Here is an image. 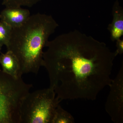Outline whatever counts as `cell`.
<instances>
[{
    "label": "cell",
    "mask_w": 123,
    "mask_h": 123,
    "mask_svg": "<svg viewBox=\"0 0 123 123\" xmlns=\"http://www.w3.org/2000/svg\"><path fill=\"white\" fill-rule=\"evenodd\" d=\"M74 118L70 113L59 105L55 111L52 123H73Z\"/></svg>",
    "instance_id": "9"
},
{
    "label": "cell",
    "mask_w": 123,
    "mask_h": 123,
    "mask_svg": "<svg viewBox=\"0 0 123 123\" xmlns=\"http://www.w3.org/2000/svg\"><path fill=\"white\" fill-rule=\"evenodd\" d=\"M42 66L48 73L50 88L62 101H94L110 86L116 51L79 31L62 34L46 44Z\"/></svg>",
    "instance_id": "1"
},
{
    "label": "cell",
    "mask_w": 123,
    "mask_h": 123,
    "mask_svg": "<svg viewBox=\"0 0 123 123\" xmlns=\"http://www.w3.org/2000/svg\"><path fill=\"white\" fill-rule=\"evenodd\" d=\"M113 20L108 25V29L111 34V39L112 41L120 39L123 35V9L117 0L112 10Z\"/></svg>",
    "instance_id": "7"
},
{
    "label": "cell",
    "mask_w": 123,
    "mask_h": 123,
    "mask_svg": "<svg viewBox=\"0 0 123 123\" xmlns=\"http://www.w3.org/2000/svg\"><path fill=\"white\" fill-rule=\"evenodd\" d=\"M41 0H3L2 5L6 8H18L21 6L31 7Z\"/></svg>",
    "instance_id": "11"
},
{
    "label": "cell",
    "mask_w": 123,
    "mask_h": 123,
    "mask_svg": "<svg viewBox=\"0 0 123 123\" xmlns=\"http://www.w3.org/2000/svg\"><path fill=\"white\" fill-rule=\"evenodd\" d=\"M52 88L39 90L25 97L21 105V123H52L62 101Z\"/></svg>",
    "instance_id": "4"
},
{
    "label": "cell",
    "mask_w": 123,
    "mask_h": 123,
    "mask_svg": "<svg viewBox=\"0 0 123 123\" xmlns=\"http://www.w3.org/2000/svg\"><path fill=\"white\" fill-rule=\"evenodd\" d=\"M0 64L4 72L14 77L19 76L20 65L17 57L11 51L7 50L5 53L0 55Z\"/></svg>",
    "instance_id": "8"
},
{
    "label": "cell",
    "mask_w": 123,
    "mask_h": 123,
    "mask_svg": "<svg viewBox=\"0 0 123 123\" xmlns=\"http://www.w3.org/2000/svg\"><path fill=\"white\" fill-rule=\"evenodd\" d=\"M116 52L117 55H121L123 53V40L120 39L116 40Z\"/></svg>",
    "instance_id": "12"
},
{
    "label": "cell",
    "mask_w": 123,
    "mask_h": 123,
    "mask_svg": "<svg viewBox=\"0 0 123 123\" xmlns=\"http://www.w3.org/2000/svg\"><path fill=\"white\" fill-rule=\"evenodd\" d=\"M12 28L8 24L0 21V44L7 47L10 40Z\"/></svg>",
    "instance_id": "10"
},
{
    "label": "cell",
    "mask_w": 123,
    "mask_h": 123,
    "mask_svg": "<svg viewBox=\"0 0 123 123\" xmlns=\"http://www.w3.org/2000/svg\"><path fill=\"white\" fill-rule=\"evenodd\" d=\"M58 26L51 15L38 13L31 15L21 26L12 29L6 47L17 58L20 77L38 73L43 64V49Z\"/></svg>",
    "instance_id": "2"
},
{
    "label": "cell",
    "mask_w": 123,
    "mask_h": 123,
    "mask_svg": "<svg viewBox=\"0 0 123 123\" xmlns=\"http://www.w3.org/2000/svg\"><path fill=\"white\" fill-rule=\"evenodd\" d=\"M32 86L0 69V123H21L22 103Z\"/></svg>",
    "instance_id": "3"
},
{
    "label": "cell",
    "mask_w": 123,
    "mask_h": 123,
    "mask_svg": "<svg viewBox=\"0 0 123 123\" xmlns=\"http://www.w3.org/2000/svg\"><path fill=\"white\" fill-rule=\"evenodd\" d=\"M30 16L29 10L21 7L6 8L0 13V19L13 29L21 26Z\"/></svg>",
    "instance_id": "6"
},
{
    "label": "cell",
    "mask_w": 123,
    "mask_h": 123,
    "mask_svg": "<svg viewBox=\"0 0 123 123\" xmlns=\"http://www.w3.org/2000/svg\"><path fill=\"white\" fill-rule=\"evenodd\" d=\"M109 86L110 91L106 102V111L115 123L123 122V66Z\"/></svg>",
    "instance_id": "5"
},
{
    "label": "cell",
    "mask_w": 123,
    "mask_h": 123,
    "mask_svg": "<svg viewBox=\"0 0 123 123\" xmlns=\"http://www.w3.org/2000/svg\"><path fill=\"white\" fill-rule=\"evenodd\" d=\"M1 47H2V46H1V45L0 44V51L1 50Z\"/></svg>",
    "instance_id": "13"
}]
</instances>
